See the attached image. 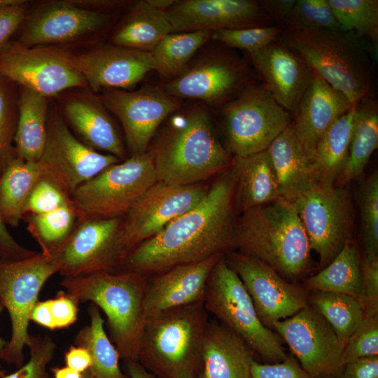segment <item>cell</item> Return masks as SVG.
<instances>
[{"label":"cell","instance_id":"1","mask_svg":"<svg viewBox=\"0 0 378 378\" xmlns=\"http://www.w3.org/2000/svg\"><path fill=\"white\" fill-rule=\"evenodd\" d=\"M234 194V179L230 169L209 187L197 206L134 247L120 271L148 277L230 251L234 248L237 222Z\"/></svg>","mask_w":378,"mask_h":378},{"label":"cell","instance_id":"2","mask_svg":"<svg viewBox=\"0 0 378 378\" xmlns=\"http://www.w3.org/2000/svg\"><path fill=\"white\" fill-rule=\"evenodd\" d=\"M234 248L294 282L311 262L309 241L293 202L282 197L250 209L237 218Z\"/></svg>","mask_w":378,"mask_h":378},{"label":"cell","instance_id":"3","mask_svg":"<svg viewBox=\"0 0 378 378\" xmlns=\"http://www.w3.org/2000/svg\"><path fill=\"white\" fill-rule=\"evenodd\" d=\"M280 25L277 39L353 105L368 97L372 78L365 40L340 29H314L290 21Z\"/></svg>","mask_w":378,"mask_h":378},{"label":"cell","instance_id":"4","mask_svg":"<svg viewBox=\"0 0 378 378\" xmlns=\"http://www.w3.org/2000/svg\"><path fill=\"white\" fill-rule=\"evenodd\" d=\"M148 277L129 271L96 272L63 277L65 291L80 302H91L107 318L110 340L124 362L138 361L146 324L144 295Z\"/></svg>","mask_w":378,"mask_h":378},{"label":"cell","instance_id":"5","mask_svg":"<svg viewBox=\"0 0 378 378\" xmlns=\"http://www.w3.org/2000/svg\"><path fill=\"white\" fill-rule=\"evenodd\" d=\"M208 321L203 302L146 320L138 362L159 378H198Z\"/></svg>","mask_w":378,"mask_h":378},{"label":"cell","instance_id":"6","mask_svg":"<svg viewBox=\"0 0 378 378\" xmlns=\"http://www.w3.org/2000/svg\"><path fill=\"white\" fill-rule=\"evenodd\" d=\"M151 151L158 181L176 186L200 183L232 162L200 106L186 113Z\"/></svg>","mask_w":378,"mask_h":378},{"label":"cell","instance_id":"7","mask_svg":"<svg viewBox=\"0 0 378 378\" xmlns=\"http://www.w3.org/2000/svg\"><path fill=\"white\" fill-rule=\"evenodd\" d=\"M203 304L207 312L241 337L267 363L288 358L279 337L259 319L248 293L225 255L210 274Z\"/></svg>","mask_w":378,"mask_h":378},{"label":"cell","instance_id":"8","mask_svg":"<svg viewBox=\"0 0 378 378\" xmlns=\"http://www.w3.org/2000/svg\"><path fill=\"white\" fill-rule=\"evenodd\" d=\"M58 271L55 251L18 260H0V304L8 311L11 323V336L2 357L6 363L18 368L24 364L31 311L43 286Z\"/></svg>","mask_w":378,"mask_h":378},{"label":"cell","instance_id":"9","mask_svg":"<svg viewBox=\"0 0 378 378\" xmlns=\"http://www.w3.org/2000/svg\"><path fill=\"white\" fill-rule=\"evenodd\" d=\"M158 181L151 150L113 164L71 195L78 220L122 216Z\"/></svg>","mask_w":378,"mask_h":378},{"label":"cell","instance_id":"10","mask_svg":"<svg viewBox=\"0 0 378 378\" xmlns=\"http://www.w3.org/2000/svg\"><path fill=\"white\" fill-rule=\"evenodd\" d=\"M228 150L244 157L268 149L292 122L291 114L262 83H252L223 108Z\"/></svg>","mask_w":378,"mask_h":378},{"label":"cell","instance_id":"11","mask_svg":"<svg viewBox=\"0 0 378 378\" xmlns=\"http://www.w3.org/2000/svg\"><path fill=\"white\" fill-rule=\"evenodd\" d=\"M293 203L311 250L318 255L323 268L351 241L354 210L350 192L346 186L321 183Z\"/></svg>","mask_w":378,"mask_h":378},{"label":"cell","instance_id":"12","mask_svg":"<svg viewBox=\"0 0 378 378\" xmlns=\"http://www.w3.org/2000/svg\"><path fill=\"white\" fill-rule=\"evenodd\" d=\"M55 251L63 277L121 270L130 252L123 216L78 220L68 239Z\"/></svg>","mask_w":378,"mask_h":378},{"label":"cell","instance_id":"13","mask_svg":"<svg viewBox=\"0 0 378 378\" xmlns=\"http://www.w3.org/2000/svg\"><path fill=\"white\" fill-rule=\"evenodd\" d=\"M0 76L48 97L87 86L74 55L55 46L8 43L0 49Z\"/></svg>","mask_w":378,"mask_h":378},{"label":"cell","instance_id":"14","mask_svg":"<svg viewBox=\"0 0 378 378\" xmlns=\"http://www.w3.org/2000/svg\"><path fill=\"white\" fill-rule=\"evenodd\" d=\"M272 328L312 378H340L344 344L326 320L309 304Z\"/></svg>","mask_w":378,"mask_h":378},{"label":"cell","instance_id":"15","mask_svg":"<svg viewBox=\"0 0 378 378\" xmlns=\"http://www.w3.org/2000/svg\"><path fill=\"white\" fill-rule=\"evenodd\" d=\"M121 160L102 154L81 142L59 115H52L43 153L38 161L43 178L57 185L70 197L82 184Z\"/></svg>","mask_w":378,"mask_h":378},{"label":"cell","instance_id":"16","mask_svg":"<svg viewBox=\"0 0 378 378\" xmlns=\"http://www.w3.org/2000/svg\"><path fill=\"white\" fill-rule=\"evenodd\" d=\"M209 189L207 185L202 183L176 186L159 181L150 186L123 216L124 236L129 251L197 206Z\"/></svg>","mask_w":378,"mask_h":378},{"label":"cell","instance_id":"17","mask_svg":"<svg viewBox=\"0 0 378 378\" xmlns=\"http://www.w3.org/2000/svg\"><path fill=\"white\" fill-rule=\"evenodd\" d=\"M225 260L243 282L266 327L272 328L308 305L307 293L300 286L286 280L262 261L239 252L229 253Z\"/></svg>","mask_w":378,"mask_h":378},{"label":"cell","instance_id":"18","mask_svg":"<svg viewBox=\"0 0 378 378\" xmlns=\"http://www.w3.org/2000/svg\"><path fill=\"white\" fill-rule=\"evenodd\" d=\"M99 99L120 120L132 155L148 150L160 125L179 106L175 97L156 87L133 92L105 89Z\"/></svg>","mask_w":378,"mask_h":378},{"label":"cell","instance_id":"19","mask_svg":"<svg viewBox=\"0 0 378 378\" xmlns=\"http://www.w3.org/2000/svg\"><path fill=\"white\" fill-rule=\"evenodd\" d=\"M252 83L241 61L219 55L186 68L167 83L164 90L175 98L225 104Z\"/></svg>","mask_w":378,"mask_h":378},{"label":"cell","instance_id":"20","mask_svg":"<svg viewBox=\"0 0 378 378\" xmlns=\"http://www.w3.org/2000/svg\"><path fill=\"white\" fill-rule=\"evenodd\" d=\"M164 13L172 33L274 25L260 3L251 0L177 1Z\"/></svg>","mask_w":378,"mask_h":378},{"label":"cell","instance_id":"21","mask_svg":"<svg viewBox=\"0 0 378 378\" xmlns=\"http://www.w3.org/2000/svg\"><path fill=\"white\" fill-rule=\"evenodd\" d=\"M248 54L270 94L294 115L311 83L310 67L298 53L277 38Z\"/></svg>","mask_w":378,"mask_h":378},{"label":"cell","instance_id":"22","mask_svg":"<svg viewBox=\"0 0 378 378\" xmlns=\"http://www.w3.org/2000/svg\"><path fill=\"white\" fill-rule=\"evenodd\" d=\"M109 18L72 1L47 2L26 18L18 42L27 47L64 43L99 29Z\"/></svg>","mask_w":378,"mask_h":378},{"label":"cell","instance_id":"23","mask_svg":"<svg viewBox=\"0 0 378 378\" xmlns=\"http://www.w3.org/2000/svg\"><path fill=\"white\" fill-rule=\"evenodd\" d=\"M74 60L94 91L130 88L154 70L150 52L115 45L74 55Z\"/></svg>","mask_w":378,"mask_h":378},{"label":"cell","instance_id":"24","mask_svg":"<svg viewBox=\"0 0 378 378\" xmlns=\"http://www.w3.org/2000/svg\"><path fill=\"white\" fill-rule=\"evenodd\" d=\"M223 255L177 265L147 279L144 295L146 320L169 309L203 302L210 274Z\"/></svg>","mask_w":378,"mask_h":378},{"label":"cell","instance_id":"25","mask_svg":"<svg viewBox=\"0 0 378 378\" xmlns=\"http://www.w3.org/2000/svg\"><path fill=\"white\" fill-rule=\"evenodd\" d=\"M353 106L344 94L313 71L311 83L291 122L297 140L313 161L316 147L322 136Z\"/></svg>","mask_w":378,"mask_h":378},{"label":"cell","instance_id":"26","mask_svg":"<svg viewBox=\"0 0 378 378\" xmlns=\"http://www.w3.org/2000/svg\"><path fill=\"white\" fill-rule=\"evenodd\" d=\"M253 351L238 335L220 323L208 321L198 378H251Z\"/></svg>","mask_w":378,"mask_h":378},{"label":"cell","instance_id":"27","mask_svg":"<svg viewBox=\"0 0 378 378\" xmlns=\"http://www.w3.org/2000/svg\"><path fill=\"white\" fill-rule=\"evenodd\" d=\"M63 111L84 144L120 160L125 158L120 134L99 98L91 93L72 95L64 102Z\"/></svg>","mask_w":378,"mask_h":378},{"label":"cell","instance_id":"28","mask_svg":"<svg viewBox=\"0 0 378 378\" xmlns=\"http://www.w3.org/2000/svg\"><path fill=\"white\" fill-rule=\"evenodd\" d=\"M281 197L294 202L321 182L314 161L297 140L290 124L268 148Z\"/></svg>","mask_w":378,"mask_h":378},{"label":"cell","instance_id":"29","mask_svg":"<svg viewBox=\"0 0 378 378\" xmlns=\"http://www.w3.org/2000/svg\"><path fill=\"white\" fill-rule=\"evenodd\" d=\"M230 169L234 179L237 214L281 197L277 176L267 149L234 157Z\"/></svg>","mask_w":378,"mask_h":378},{"label":"cell","instance_id":"30","mask_svg":"<svg viewBox=\"0 0 378 378\" xmlns=\"http://www.w3.org/2000/svg\"><path fill=\"white\" fill-rule=\"evenodd\" d=\"M48 97L22 88L18 99V121L14 142L16 155L26 161L38 162L48 137Z\"/></svg>","mask_w":378,"mask_h":378},{"label":"cell","instance_id":"31","mask_svg":"<svg viewBox=\"0 0 378 378\" xmlns=\"http://www.w3.org/2000/svg\"><path fill=\"white\" fill-rule=\"evenodd\" d=\"M172 33L164 11L146 1L134 4L126 19L113 36V45L150 52L167 35Z\"/></svg>","mask_w":378,"mask_h":378},{"label":"cell","instance_id":"32","mask_svg":"<svg viewBox=\"0 0 378 378\" xmlns=\"http://www.w3.org/2000/svg\"><path fill=\"white\" fill-rule=\"evenodd\" d=\"M43 178L38 162L17 155L9 161L0 177V213L6 224L19 225L32 189Z\"/></svg>","mask_w":378,"mask_h":378},{"label":"cell","instance_id":"33","mask_svg":"<svg viewBox=\"0 0 378 378\" xmlns=\"http://www.w3.org/2000/svg\"><path fill=\"white\" fill-rule=\"evenodd\" d=\"M377 146V104L368 97L356 104L347 162L335 186H346L359 177Z\"/></svg>","mask_w":378,"mask_h":378},{"label":"cell","instance_id":"34","mask_svg":"<svg viewBox=\"0 0 378 378\" xmlns=\"http://www.w3.org/2000/svg\"><path fill=\"white\" fill-rule=\"evenodd\" d=\"M356 104L340 116L319 140L314 154V163L321 183L335 184L343 172L349 157Z\"/></svg>","mask_w":378,"mask_h":378},{"label":"cell","instance_id":"35","mask_svg":"<svg viewBox=\"0 0 378 378\" xmlns=\"http://www.w3.org/2000/svg\"><path fill=\"white\" fill-rule=\"evenodd\" d=\"M90 323L75 337L74 345L85 348L92 358L89 369L93 378H129L119 366L118 350L104 330V321L99 308L90 303Z\"/></svg>","mask_w":378,"mask_h":378},{"label":"cell","instance_id":"36","mask_svg":"<svg viewBox=\"0 0 378 378\" xmlns=\"http://www.w3.org/2000/svg\"><path fill=\"white\" fill-rule=\"evenodd\" d=\"M305 284L314 291L344 294L358 300L362 289L360 260L353 242H347L328 265L307 278Z\"/></svg>","mask_w":378,"mask_h":378},{"label":"cell","instance_id":"37","mask_svg":"<svg viewBox=\"0 0 378 378\" xmlns=\"http://www.w3.org/2000/svg\"><path fill=\"white\" fill-rule=\"evenodd\" d=\"M211 31L171 33L150 51L154 70L169 77L183 72L196 51L211 36Z\"/></svg>","mask_w":378,"mask_h":378},{"label":"cell","instance_id":"38","mask_svg":"<svg viewBox=\"0 0 378 378\" xmlns=\"http://www.w3.org/2000/svg\"><path fill=\"white\" fill-rule=\"evenodd\" d=\"M24 216H27V230L40 246L41 252L45 253L58 248L68 239L78 221L71 201L46 214Z\"/></svg>","mask_w":378,"mask_h":378},{"label":"cell","instance_id":"39","mask_svg":"<svg viewBox=\"0 0 378 378\" xmlns=\"http://www.w3.org/2000/svg\"><path fill=\"white\" fill-rule=\"evenodd\" d=\"M311 300L312 307L330 325L345 345L363 318L358 300L344 294L315 291Z\"/></svg>","mask_w":378,"mask_h":378},{"label":"cell","instance_id":"40","mask_svg":"<svg viewBox=\"0 0 378 378\" xmlns=\"http://www.w3.org/2000/svg\"><path fill=\"white\" fill-rule=\"evenodd\" d=\"M340 30L360 38H369L374 45L378 36L377 0H328Z\"/></svg>","mask_w":378,"mask_h":378},{"label":"cell","instance_id":"41","mask_svg":"<svg viewBox=\"0 0 378 378\" xmlns=\"http://www.w3.org/2000/svg\"><path fill=\"white\" fill-rule=\"evenodd\" d=\"M365 255L378 256V173L360 186L358 192Z\"/></svg>","mask_w":378,"mask_h":378},{"label":"cell","instance_id":"42","mask_svg":"<svg viewBox=\"0 0 378 378\" xmlns=\"http://www.w3.org/2000/svg\"><path fill=\"white\" fill-rule=\"evenodd\" d=\"M13 83L0 76V177L9 161L16 155L13 146L18 121V100Z\"/></svg>","mask_w":378,"mask_h":378},{"label":"cell","instance_id":"43","mask_svg":"<svg viewBox=\"0 0 378 378\" xmlns=\"http://www.w3.org/2000/svg\"><path fill=\"white\" fill-rule=\"evenodd\" d=\"M281 31L280 24L260 27L223 29L212 31L211 38L227 46L246 50L260 49L276 40Z\"/></svg>","mask_w":378,"mask_h":378},{"label":"cell","instance_id":"44","mask_svg":"<svg viewBox=\"0 0 378 378\" xmlns=\"http://www.w3.org/2000/svg\"><path fill=\"white\" fill-rule=\"evenodd\" d=\"M56 347L52 337L31 335L28 360L14 372L1 378H49L47 368L54 358Z\"/></svg>","mask_w":378,"mask_h":378},{"label":"cell","instance_id":"45","mask_svg":"<svg viewBox=\"0 0 378 378\" xmlns=\"http://www.w3.org/2000/svg\"><path fill=\"white\" fill-rule=\"evenodd\" d=\"M286 21L314 29H340L328 0H297Z\"/></svg>","mask_w":378,"mask_h":378},{"label":"cell","instance_id":"46","mask_svg":"<svg viewBox=\"0 0 378 378\" xmlns=\"http://www.w3.org/2000/svg\"><path fill=\"white\" fill-rule=\"evenodd\" d=\"M378 356V314L363 317L344 348L343 365L354 360Z\"/></svg>","mask_w":378,"mask_h":378},{"label":"cell","instance_id":"47","mask_svg":"<svg viewBox=\"0 0 378 378\" xmlns=\"http://www.w3.org/2000/svg\"><path fill=\"white\" fill-rule=\"evenodd\" d=\"M71 201V197L57 185L43 178L34 187L27 199L24 216L46 214Z\"/></svg>","mask_w":378,"mask_h":378},{"label":"cell","instance_id":"48","mask_svg":"<svg viewBox=\"0 0 378 378\" xmlns=\"http://www.w3.org/2000/svg\"><path fill=\"white\" fill-rule=\"evenodd\" d=\"M362 289L358 300L363 317L378 314V256L365 255L360 260Z\"/></svg>","mask_w":378,"mask_h":378},{"label":"cell","instance_id":"49","mask_svg":"<svg viewBox=\"0 0 378 378\" xmlns=\"http://www.w3.org/2000/svg\"><path fill=\"white\" fill-rule=\"evenodd\" d=\"M251 378H312L293 357L279 363L261 364L254 360Z\"/></svg>","mask_w":378,"mask_h":378},{"label":"cell","instance_id":"50","mask_svg":"<svg viewBox=\"0 0 378 378\" xmlns=\"http://www.w3.org/2000/svg\"><path fill=\"white\" fill-rule=\"evenodd\" d=\"M27 11V3L22 0H10L0 6V49L25 21Z\"/></svg>","mask_w":378,"mask_h":378},{"label":"cell","instance_id":"51","mask_svg":"<svg viewBox=\"0 0 378 378\" xmlns=\"http://www.w3.org/2000/svg\"><path fill=\"white\" fill-rule=\"evenodd\" d=\"M52 315L57 328H68L77 320L79 302L66 291L57 293L50 300Z\"/></svg>","mask_w":378,"mask_h":378},{"label":"cell","instance_id":"52","mask_svg":"<svg viewBox=\"0 0 378 378\" xmlns=\"http://www.w3.org/2000/svg\"><path fill=\"white\" fill-rule=\"evenodd\" d=\"M37 252L21 246L10 234L0 213V260H18L36 254Z\"/></svg>","mask_w":378,"mask_h":378},{"label":"cell","instance_id":"53","mask_svg":"<svg viewBox=\"0 0 378 378\" xmlns=\"http://www.w3.org/2000/svg\"><path fill=\"white\" fill-rule=\"evenodd\" d=\"M340 378H378V356L360 358L345 364Z\"/></svg>","mask_w":378,"mask_h":378},{"label":"cell","instance_id":"54","mask_svg":"<svg viewBox=\"0 0 378 378\" xmlns=\"http://www.w3.org/2000/svg\"><path fill=\"white\" fill-rule=\"evenodd\" d=\"M297 0H265L260 3L265 13L272 20L278 21L281 24L286 21Z\"/></svg>","mask_w":378,"mask_h":378},{"label":"cell","instance_id":"55","mask_svg":"<svg viewBox=\"0 0 378 378\" xmlns=\"http://www.w3.org/2000/svg\"><path fill=\"white\" fill-rule=\"evenodd\" d=\"M66 366L80 372L89 370L92 358L88 351L82 346L71 345L64 354Z\"/></svg>","mask_w":378,"mask_h":378},{"label":"cell","instance_id":"56","mask_svg":"<svg viewBox=\"0 0 378 378\" xmlns=\"http://www.w3.org/2000/svg\"><path fill=\"white\" fill-rule=\"evenodd\" d=\"M30 321L50 330L57 329L51 312L50 300L36 302L31 311Z\"/></svg>","mask_w":378,"mask_h":378},{"label":"cell","instance_id":"57","mask_svg":"<svg viewBox=\"0 0 378 378\" xmlns=\"http://www.w3.org/2000/svg\"><path fill=\"white\" fill-rule=\"evenodd\" d=\"M129 378H159L145 369L138 361L124 362Z\"/></svg>","mask_w":378,"mask_h":378},{"label":"cell","instance_id":"58","mask_svg":"<svg viewBox=\"0 0 378 378\" xmlns=\"http://www.w3.org/2000/svg\"><path fill=\"white\" fill-rule=\"evenodd\" d=\"M54 378H93L90 370L80 372L67 366L50 368Z\"/></svg>","mask_w":378,"mask_h":378},{"label":"cell","instance_id":"59","mask_svg":"<svg viewBox=\"0 0 378 378\" xmlns=\"http://www.w3.org/2000/svg\"><path fill=\"white\" fill-rule=\"evenodd\" d=\"M146 1L153 8L162 11H166L177 2L175 0H146Z\"/></svg>","mask_w":378,"mask_h":378},{"label":"cell","instance_id":"60","mask_svg":"<svg viewBox=\"0 0 378 378\" xmlns=\"http://www.w3.org/2000/svg\"><path fill=\"white\" fill-rule=\"evenodd\" d=\"M4 307L0 304V313L4 310ZM8 341L0 336V360H2L4 350L7 346Z\"/></svg>","mask_w":378,"mask_h":378},{"label":"cell","instance_id":"61","mask_svg":"<svg viewBox=\"0 0 378 378\" xmlns=\"http://www.w3.org/2000/svg\"><path fill=\"white\" fill-rule=\"evenodd\" d=\"M6 372L3 370V368H1V365H0V378L2 377L3 376H4L6 374Z\"/></svg>","mask_w":378,"mask_h":378}]
</instances>
